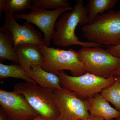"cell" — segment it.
I'll use <instances>...</instances> for the list:
<instances>
[{"mask_svg": "<svg viewBox=\"0 0 120 120\" xmlns=\"http://www.w3.org/2000/svg\"><path fill=\"white\" fill-rule=\"evenodd\" d=\"M88 14L86 8L82 0L76 1L72 11L61 15L55 25L56 33L52 40L54 44L60 47H67L72 45H79L83 47H103L90 42L79 41L75 34L77 25L87 24Z\"/></svg>", "mask_w": 120, "mask_h": 120, "instance_id": "1", "label": "cell"}, {"mask_svg": "<svg viewBox=\"0 0 120 120\" xmlns=\"http://www.w3.org/2000/svg\"><path fill=\"white\" fill-rule=\"evenodd\" d=\"M82 30L88 41L108 47L120 42V11H109L98 15L92 23L83 26Z\"/></svg>", "mask_w": 120, "mask_h": 120, "instance_id": "2", "label": "cell"}, {"mask_svg": "<svg viewBox=\"0 0 120 120\" xmlns=\"http://www.w3.org/2000/svg\"><path fill=\"white\" fill-rule=\"evenodd\" d=\"M13 91L23 95L43 120H58L60 114L54 101L53 91L26 82L16 84Z\"/></svg>", "mask_w": 120, "mask_h": 120, "instance_id": "3", "label": "cell"}, {"mask_svg": "<svg viewBox=\"0 0 120 120\" xmlns=\"http://www.w3.org/2000/svg\"><path fill=\"white\" fill-rule=\"evenodd\" d=\"M57 76L62 88L83 100L101 93L103 89L113 84L117 78L116 76L104 78L87 72L79 76H71L64 71L59 72Z\"/></svg>", "mask_w": 120, "mask_h": 120, "instance_id": "4", "label": "cell"}, {"mask_svg": "<svg viewBox=\"0 0 120 120\" xmlns=\"http://www.w3.org/2000/svg\"><path fill=\"white\" fill-rule=\"evenodd\" d=\"M44 61L41 67L48 72L56 75L59 72L68 70L73 76L86 73L85 67L80 60L77 52L72 49L64 50L41 45Z\"/></svg>", "mask_w": 120, "mask_h": 120, "instance_id": "5", "label": "cell"}, {"mask_svg": "<svg viewBox=\"0 0 120 120\" xmlns=\"http://www.w3.org/2000/svg\"><path fill=\"white\" fill-rule=\"evenodd\" d=\"M86 72L99 77L116 75L120 67V58L100 47H83L77 52Z\"/></svg>", "mask_w": 120, "mask_h": 120, "instance_id": "6", "label": "cell"}, {"mask_svg": "<svg viewBox=\"0 0 120 120\" xmlns=\"http://www.w3.org/2000/svg\"><path fill=\"white\" fill-rule=\"evenodd\" d=\"M53 91L54 98L60 112L57 120H84L90 116V105L62 87Z\"/></svg>", "mask_w": 120, "mask_h": 120, "instance_id": "7", "label": "cell"}, {"mask_svg": "<svg viewBox=\"0 0 120 120\" xmlns=\"http://www.w3.org/2000/svg\"><path fill=\"white\" fill-rule=\"evenodd\" d=\"M73 9L69 6L49 11L33 6L30 13L15 14L13 16L16 20H25L28 23L37 26L43 32V41L45 45L49 46L56 33L54 27L57 19L63 13Z\"/></svg>", "mask_w": 120, "mask_h": 120, "instance_id": "8", "label": "cell"}, {"mask_svg": "<svg viewBox=\"0 0 120 120\" xmlns=\"http://www.w3.org/2000/svg\"><path fill=\"white\" fill-rule=\"evenodd\" d=\"M0 109L8 120H32L39 116L23 95L0 90Z\"/></svg>", "mask_w": 120, "mask_h": 120, "instance_id": "9", "label": "cell"}, {"mask_svg": "<svg viewBox=\"0 0 120 120\" xmlns=\"http://www.w3.org/2000/svg\"><path fill=\"white\" fill-rule=\"evenodd\" d=\"M4 22L2 29L11 33L14 41V46L25 44L33 43L45 45L41 32L36 30L27 22L23 25L19 24L11 12H4Z\"/></svg>", "mask_w": 120, "mask_h": 120, "instance_id": "10", "label": "cell"}, {"mask_svg": "<svg viewBox=\"0 0 120 120\" xmlns=\"http://www.w3.org/2000/svg\"><path fill=\"white\" fill-rule=\"evenodd\" d=\"M41 45L29 43L15 46V51L20 66L23 69L29 68L31 65H40L43 64L44 57Z\"/></svg>", "mask_w": 120, "mask_h": 120, "instance_id": "11", "label": "cell"}, {"mask_svg": "<svg viewBox=\"0 0 120 120\" xmlns=\"http://www.w3.org/2000/svg\"><path fill=\"white\" fill-rule=\"evenodd\" d=\"M23 70L29 77L42 87L52 90L62 88L58 76L45 71L40 65H31Z\"/></svg>", "mask_w": 120, "mask_h": 120, "instance_id": "12", "label": "cell"}, {"mask_svg": "<svg viewBox=\"0 0 120 120\" xmlns=\"http://www.w3.org/2000/svg\"><path fill=\"white\" fill-rule=\"evenodd\" d=\"M90 105L89 112L92 116L101 117L105 120L118 119L120 112L112 107L109 102L103 98L100 94L87 99Z\"/></svg>", "mask_w": 120, "mask_h": 120, "instance_id": "13", "label": "cell"}, {"mask_svg": "<svg viewBox=\"0 0 120 120\" xmlns=\"http://www.w3.org/2000/svg\"><path fill=\"white\" fill-rule=\"evenodd\" d=\"M5 60L19 64V60L14 46V41L11 34L0 28V61L2 63Z\"/></svg>", "mask_w": 120, "mask_h": 120, "instance_id": "14", "label": "cell"}, {"mask_svg": "<svg viewBox=\"0 0 120 120\" xmlns=\"http://www.w3.org/2000/svg\"><path fill=\"white\" fill-rule=\"evenodd\" d=\"M117 2V0H90L86 7L88 14L87 24L92 23L98 15L112 9Z\"/></svg>", "mask_w": 120, "mask_h": 120, "instance_id": "15", "label": "cell"}, {"mask_svg": "<svg viewBox=\"0 0 120 120\" xmlns=\"http://www.w3.org/2000/svg\"><path fill=\"white\" fill-rule=\"evenodd\" d=\"M12 77L23 80L26 82L38 84L27 75L19 65H6L0 63V79Z\"/></svg>", "mask_w": 120, "mask_h": 120, "instance_id": "16", "label": "cell"}, {"mask_svg": "<svg viewBox=\"0 0 120 120\" xmlns=\"http://www.w3.org/2000/svg\"><path fill=\"white\" fill-rule=\"evenodd\" d=\"M32 0H0V16L2 12L9 11L13 14L23 11L27 9H31Z\"/></svg>", "mask_w": 120, "mask_h": 120, "instance_id": "17", "label": "cell"}, {"mask_svg": "<svg viewBox=\"0 0 120 120\" xmlns=\"http://www.w3.org/2000/svg\"><path fill=\"white\" fill-rule=\"evenodd\" d=\"M116 77V79L114 82L102 90L100 94L120 112V77Z\"/></svg>", "mask_w": 120, "mask_h": 120, "instance_id": "18", "label": "cell"}, {"mask_svg": "<svg viewBox=\"0 0 120 120\" xmlns=\"http://www.w3.org/2000/svg\"><path fill=\"white\" fill-rule=\"evenodd\" d=\"M32 6L46 9H57L70 6L68 0H32Z\"/></svg>", "mask_w": 120, "mask_h": 120, "instance_id": "19", "label": "cell"}, {"mask_svg": "<svg viewBox=\"0 0 120 120\" xmlns=\"http://www.w3.org/2000/svg\"><path fill=\"white\" fill-rule=\"evenodd\" d=\"M106 50L110 53L112 54V55L120 58V42L116 45L112 46L107 47Z\"/></svg>", "mask_w": 120, "mask_h": 120, "instance_id": "20", "label": "cell"}, {"mask_svg": "<svg viewBox=\"0 0 120 120\" xmlns=\"http://www.w3.org/2000/svg\"><path fill=\"white\" fill-rule=\"evenodd\" d=\"M105 120L101 117L96 116H92L90 114V116L87 119L84 120Z\"/></svg>", "mask_w": 120, "mask_h": 120, "instance_id": "21", "label": "cell"}, {"mask_svg": "<svg viewBox=\"0 0 120 120\" xmlns=\"http://www.w3.org/2000/svg\"><path fill=\"white\" fill-rule=\"evenodd\" d=\"M0 120H8L4 113L1 109H0Z\"/></svg>", "mask_w": 120, "mask_h": 120, "instance_id": "22", "label": "cell"}, {"mask_svg": "<svg viewBox=\"0 0 120 120\" xmlns=\"http://www.w3.org/2000/svg\"><path fill=\"white\" fill-rule=\"evenodd\" d=\"M32 120H45L43 118H41L40 116H38L37 117H35L34 119Z\"/></svg>", "mask_w": 120, "mask_h": 120, "instance_id": "23", "label": "cell"}, {"mask_svg": "<svg viewBox=\"0 0 120 120\" xmlns=\"http://www.w3.org/2000/svg\"><path fill=\"white\" fill-rule=\"evenodd\" d=\"M115 76H118V77H120V69H119L118 71L117 72V73H116V75Z\"/></svg>", "mask_w": 120, "mask_h": 120, "instance_id": "24", "label": "cell"}, {"mask_svg": "<svg viewBox=\"0 0 120 120\" xmlns=\"http://www.w3.org/2000/svg\"><path fill=\"white\" fill-rule=\"evenodd\" d=\"M116 120H120V117H119V118H118V119H116Z\"/></svg>", "mask_w": 120, "mask_h": 120, "instance_id": "25", "label": "cell"}]
</instances>
